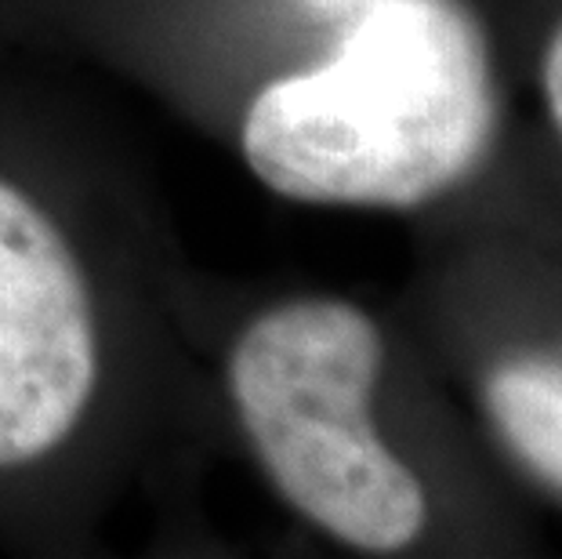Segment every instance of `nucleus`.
<instances>
[{
  "label": "nucleus",
  "mask_w": 562,
  "mask_h": 559,
  "mask_svg": "<svg viewBox=\"0 0 562 559\" xmlns=\"http://www.w3.org/2000/svg\"><path fill=\"white\" fill-rule=\"evenodd\" d=\"M319 4H338V0H319Z\"/></svg>",
  "instance_id": "nucleus-6"
},
{
  "label": "nucleus",
  "mask_w": 562,
  "mask_h": 559,
  "mask_svg": "<svg viewBox=\"0 0 562 559\" xmlns=\"http://www.w3.org/2000/svg\"><path fill=\"white\" fill-rule=\"evenodd\" d=\"M497 94L461 0H374L338 55L258 94L244 157L305 204L414 208L458 186L494 142Z\"/></svg>",
  "instance_id": "nucleus-1"
},
{
  "label": "nucleus",
  "mask_w": 562,
  "mask_h": 559,
  "mask_svg": "<svg viewBox=\"0 0 562 559\" xmlns=\"http://www.w3.org/2000/svg\"><path fill=\"white\" fill-rule=\"evenodd\" d=\"M99 374L88 283L58 225L0 178V469L74 433Z\"/></svg>",
  "instance_id": "nucleus-3"
},
{
  "label": "nucleus",
  "mask_w": 562,
  "mask_h": 559,
  "mask_svg": "<svg viewBox=\"0 0 562 559\" xmlns=\"http://www.w3.org/2000/svg\"><path fill=\"white\" fill-rule=\"evenodd\" d=\"M486 411L522 466L562 491V367L533 356L501 364L486 378Z\"/></svg>",
  "instance_id": "nucleus-4"
},
{
  "label": "nucleus",
  "mask_w": 562,
  "mask_h": 559,
  "mask_svg": "<svg viewBox=\"0 0 562 559\" xmlns=\"http://www.w3.org/2000/svg\"><path fill=\"white\" fill-rule=\"evenodd\" d=\"M544 91H548V105H552V116L562 131V30L552 37V47L544 55Z\"/></svg>",
  "instance_id": "nucleus-5"
},
{
  "label": "nucleus",
  "mask_w": 562,
  "mask_h": 559,
  "mask_svg": "<svg viewBox=\"0 0 562 559\" xmlns=\"http://www.w3.org/2000/svg\"><path fill=\"white\" fill-rule=\"evenodd\" d=\"M381 331L363 309L302 299L261 313L229 356V392L272 487L363 552L406 549L428 519L417 476L370 418Z\"/></svg>",
  "instance_id": "nucleus-2"
}]
</instances>
